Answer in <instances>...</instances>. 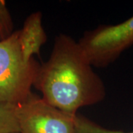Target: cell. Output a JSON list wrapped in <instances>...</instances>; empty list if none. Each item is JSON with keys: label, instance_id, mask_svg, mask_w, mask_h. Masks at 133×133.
Segmentation results:
<instances>
[{"label": "cell", "instance_id": "cell-1", "mask_svg": "<svg viewBox=\"0 0 133 133\" xmlns=\"http://www.w3.org/2000/svg\"><path fill=\"white\" fill-rule=\"evenodd\" d=\"M78 42L60 33L48 60L40 65L33 87L48 104L72 116L84 107L98 104L106 87Z\"/></svg>", "mask_w": 133, "mask_h": 133}, {"label": "cell", "instance_id": "cell-2", "mask_svg": "<svg viewBox=\"0 0 133 133\" xmlns=\"http://www.w3.org/2000/svg\"><path fill=\"white\" fill-rule=\"evenodd\" d=\"M40 65L35 58L24 59L19 30L0 41V104H18L27 99Z\"/></svg>", "mask_w": 133, "mask_h": 133}, {"label": "cell", "instance_id": "cell-3", "mask_svg": "<svg viewBox=\"0 0 133 133\" xmlns=\"http://www.w3.org/2000/svg\"><path fill=\"white\" fill-rule=\"evenodd\" d=\"M78 43L92 66L107 67L133 45V16L119 24L86 31Z\"/></svg>", "mask_w": 133, "mask_h": 133}, {"label": "cell", "instance_id": "cell-4", "mask_svg": "<svg viewBox=\"0 0 133 133\" xmlns=\"http://www.w3.org/2000/svg\"><path fill=\"white\" fill-rule=\"evenodd\" d=\"M19 133H75V118L32 92L16 106Z\"/></svg>", "mask_w": 133, "mask_h": 133}, {"label": "cell", "instance_id": "cell-5", "mask_svg": "<svg viewBox=\"0 0 133 133\" xmlns=\"http://www.w3.org/2000/svg\"><path fill=\"white\" fill-rule=\"evenodd\" d=\"M42 14L36 11L30 14L24 21L23 28L19 30V41L24 58L27 61L40 54L41 48L48 40L42 26Z\"/></svg>", "mask_w": 133, "mask_h": 133}, {"label": "cell", "instance_id": "cell-6", "mask_svg": "<svg viewBox=\"0 0 133 133\" xmlns=\"http://www.w3.org/2000/svg\"><path fill=\"white\" fill-rule=\"evenodd\" d=\"M16 104H0V133H19L16 114Z\"/></svg>", "mask_w": 133, "mask_h": 133}, {"label": "cell", "instance_id": "cell-7", "mask_svg": "<svg viewBox=\"0 0 133 133\" xmlns=\"http://www.w3.org/2000/svg\"><path fill=\"white\" fill-rule=\"evenodd\" d=\"M75 133H133L112 130L101 127L82 115L77 114L75 118Z\"/></svg>", "mask_w": 133, "mask_h": 133}, {"label": "cell", "instance_id": "cell-8", "mask_svg": "<svg viewBox=\"0 0 133 133\" xmlns=\"http://www.w3.org/2000/svg\"><path fill=\"white\" fill-rule=\"evenodd\" d=\"M14 33V23L4 0H0V41L5 40Z\"/></svg>", "mask_w": 133, "mask_h": 133}]
</instances>
